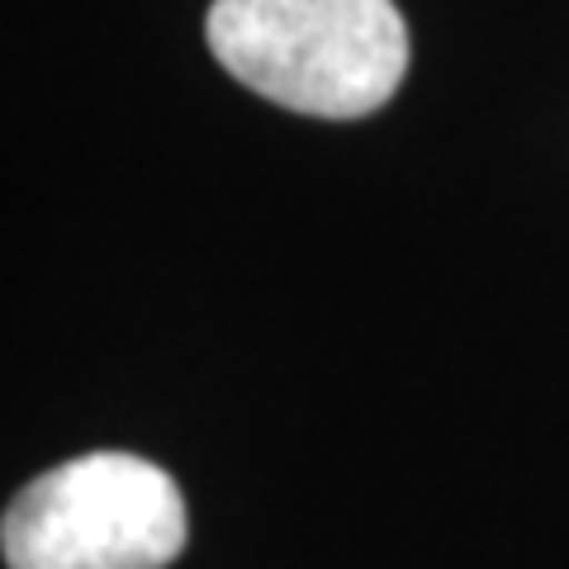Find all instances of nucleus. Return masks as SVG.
Segmentation results:
<instances>
[{"label": "nucleus", "mask_w": 569, "mask_h": 569, "mask_svg": "<svg viewBox=\"0 0 569 569\" xmlns=\"http://www.w3.org/2000/svg\"><path fill=\"white\" fill-rule=\"evenodd\" d=\"M204 39L247 91L313 119L376 114L408 71L395 0H213Z\"/></svg>", "instance_id": "1"}, {"label": "nucleus", "mask_w": 569, "mask_h": 569, "mask_svg": "<svg viewBox=\"0 0 569 569\" xmlns=\"http://www.w3.org/2000/svg\"><path fill=\"white\" fill-rule=\"evenodd\" d=\"M186 527V498L162 466L91 451L10 498L0 550L10 569H167Z\"/></svg>", "instance_id": "2"}]
</instances>
